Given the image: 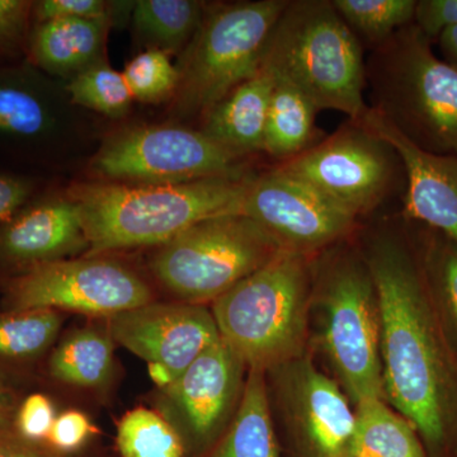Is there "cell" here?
<instances>
[{"mask_svg": "<svg viewBox=\"0 0 457 457\" xmlns=\"http://www.w3.org/2000/svg\"><path fill=\"white\" fill-rule=\"evenodd\" d=\"M381 324L384 398L442 457L457 446V351L427 284L418 249L395 234L363 254Z\"/></svg>", "mask_w": 457, "mask_h": 457, "instance_id": "1", "label": "cell"}, {"mask_svg": "<svg viewBox=\"0 0 457 457\" xmlns=\"http://www.w3.org/2000/svg\"><path fill=\"white\" fill-rule=\"evenodd\" d=\"M311 186L359 220L405 189L398 153L360 121H350L330 137L288 161L273 165Z\"/></svg>", "mask_w": 457, "mask_h": 457, "instance_id": "9", "label": "cell"}, {"mask_svg": "<svg viewBox=\"0 0 457 457\" xmlns=\"http://www.w3.org/2000/svg\"><path fill=\"white\" fill-rule=\"evenodd\" d=\"M273 87L275 77L262 66L204 114L201 130L242 158L263 152Z\"/></svg>", "mask_w": 457, "mask_h": 457, "instance_id": "19", "label": "cell"}, {"mask_svg": "<svg viewBox=\"0 0 457 457\" xmlns=\"http://www.w3.org/2000/svg\"><path fill=\"white\" fill-rule=\"evenodd\" d=\"M215 457H279L264 370L249 369L233 425Z\"/></svg>", "mask_w": 457, "mask_h": 457, "instance_id": "23", "label": "cell"}, {"mask_svg": "<svg viewBox=\"0 0 457 457\" xmlns=\"http://www.w3.org/2000/svg\"><path fill=\"white\" fill-rule=\"evenodd\" d=\"M59 130L49 84L32 68L0 69V145L36 150Z\"/></svg>", "mask_w": 457, "mask_h": 457, "instance_id": "18", "label": "cell"}, {"mask_svg": "<svg viewBox=\"0 0 457 457\" xmlns=\"http://www.w3.org/2000/svg\"><path fill=\"white\" fill-rule=\"evenodd\" d=\"M275 370L281 376L286 416L315 456L348 457L354 411L338 381L303 356Z\"/></svg>", "mask_w": 457, "mask_h": 457, "instance_id": "15", "label": "cell"}, {"mask_svg": "<svg viewBox=\"0 0 457 457\" xmlns=\"http://www.w3.org/2000/svg\"><path fill=\"white\" fill-rule=\"evenodd\" d=\"M0 457H47L35 447L29 446L26 440L0 431Z\"/></svg>", "mask_w": 457, "mask_h": 457, "instance_id": "38", "label": "cell"}, {"mask_svg": "<svg viewBox=\"0 0 457 457\" xmlns=\"http://www.w3.org/2000/svg\"><path fill=\"white\" fill-rule=\"evenodd\" d=\"M252 177H213L179 185L79 183L69 197L82 212L88 257L162 246L198 222L240 213Z\"/></svg>", "mask_w": 457, "mask_h": 457, "instance_id": "2", "label": "cell"}, {"mask_svg": "<svg viewBox=\"0 0 457 457\" xmlns=\"http://www.w3.org/2000/svg\"><path fill=\"white\" fill-rule=\"evenodd\" d=\"M436 41L440 46L442 59L457 71V27L445 29Z\"/></svg>", "mask_w": 457, "mask_h": 457, "instance_id": "39", "label": "cell"}, {"mask_svg": "<svg viewBox=\"0 0 457 457\" xmlns=\"http://www.w3.org/2000/svg\"><path fill=\"white\" fill-rule=\"evenodd\" d=\"M55 418V409L51 400L44 394H32L17 409L14 425L23 440H47Z\"/></svg>", "mask_w": 457, "mask_h": 457, "instance_id": "33", "label": "cell"}, {"mask_svg": "<svg viewBox=\"0 0 457 457\" xmlns=\"http://www.w3.org/2000/svg\"><path fill=\"white\" fill-rule=\"evenodd\" d=\"M361 45L371 50L414 22L417 0H330Z\"/></svg>", "mask_w": 457, "mask_h": 457, "instance_id": "27", "label": "cell"}, {"mask_svg": "<svg viewBox=\"0 0 457 457\" xmlns=\"http://www.w3.org/2000/svg\"><path fill=\"white\" fill-rule=\"evenodd\" d=\"M93 433L96 428L83 411H66L55 418L47 440L55 449L71 453L83 446Z\"/></svg>", "mask_w": 457, "mask_h": 457, "instance_id": "34", "label": "cell"}, {"mask_svg": "<svg viewBox=\"0 0 457 457\" xmlns=\"http://www.w3.org/2000/svg\"><path fill=\"white\" fill-rule=\"evenodd\" d=\"M312 258L282 252L213 302L222 341L249 369L267 372L303 356L315 293Z\"/></svg>", "mask_w": 457, "mask_h": 457, "instance_id": "4", "label": "cell"}, {"mask_svg": "<svg viewBox=\"0 0 457 457\" xmlns=\"http://www.w3.org/2000/svg\"><path fill=\"white\" fill-rule=\"evenodd\" d=\"M245 368L227 343L219 339L162 390L163 416L174 428L182 427L197 440L212 437L236 405Z\"/></svg>", "mask_w": 457, "mask_h": 457, "instance_id": "14", "label": "cell"}, {"mask_svg": "<svg viewBox=\"0 0 457 457\" xmlns=\"http://www.w3.org/2000/svg\"><path fill=\"white\" fill-rule=\"evenodd\" d=\"M88 249L82 212L71 197L29 204L0 227V261L29 269Z\"/></svg>", "mask_w": 457, "mask_h": 457, "instance_id": "17", "label": "cell"}, {"mask_svg": "<svg viewBox=\"0 0 457 457\" xmlns=\"http://www.w3.org/2000/svg\"><path fill=\"white\" fill-rule=\"evenodd\" d=\"M35 183L27 177L0 171V227L11 221L29 204Z\"/></svg>", "mask_w": 457, "mask_h": 457, "instance_id": "37", "label": "cell"}, {"mask_svg": "<svg viewBox=\"0 0 457 457\" xmlns=\"http://www.w3.org/2000/svg\"><path fill=\"white\" fill-rule=\"evenodd\" d=\"M240 213L257 222L285 252L311 257L350 237L359 222L311 186L273 167L249 180Z\"/></svg>", "mask_w": 457, "mask_h": 457, "instance_id": "12", "label": "cell"}, {"mask_svg": "<svg viewBox=\"0 0 457 457\" xmlns=\"http://www.w3.org/2000/svg\"><path fill=\"white\" fill-rule=\"evenodd\" d=\"M114 4L104 0H41L33 2L32 20L42 23L60 18H82L112 22Z\"/></svg>", "mask_w": 457, "mask_h": 457, "instance_id": "32", "label": "cell"}, {"mask_svg": "<svg viewBox=\"0 0 457 457\" xmlns=\"http://www.w3.org/2000/svg\"><path fill=\"white\" fill-rule=\"evenodd\" d=\"M366 87L369 107L413 145L457 158V71L414 23L371 51Z\"/></svg>", "mask_w": 457, "mask_h": 457, "instance_id": "5", "label": "cell"}, {"mask_svg": "<svg viewBox=\"0 0 457 457\" xmlns=\"http://www.w3.org/2000/svg\"><path fill=\"white\" fill-rule=\"evenodd\" d=\"M62 317L51 309L0 314V357L25 360L38 356L55 341Z\"/></svg>", "mask_w": 457, "mask_h": 457, "instance_id": "29", "label": "cell"}, {"mask_svg": "<svg viewBox=\"0 0 457 457\" xmlns=\"http://www.w3.org/2000/svg\"><path fill=\"white\" fill-rule=\"evenodd\" d=\"M116 444L122 457H183L179 431L163 414L144 407L121 418Z\"/></svg>", "mask_w": 457, "mask_h": 457, "instance_id": "28", "label": "cell"}, {"mask_svg": "<svg viewBox=\"0 0 457 457\" xmlns=\"http://www.w3.org/2000/svg\"><path fill=\"white\" fill-rule=\"evenodd\" d=\"M317 112L314 104L293 84L275 77L263 153L282 163L323 140L315 125Z\"/></svg>", "mask_w": 457, "mask_h": 457, "instance_id": "22", "label": "cell"}, {"mask_svg": "<svg viewBox=\"0 0 457 457\" xmlns=\"http://www.w3.org/2000/svg\"><path fill=\"white\" fill-rule=\"evenodd\" d=\"M13 311L51 309L111 318L153 302L149 286L119 262L96 257L35 264L9 284Z\"/></svg>", "mask_w": 457, "mask_h": 457, "instance_id": "11", "label": "cell"}, {"mask_svg": "<svg viewBox=\"0 0 457 457\" xmlns=\"http://www.w3.org/2000/svg\"><path fill=\"white\" fill-rule=\"evenodd\" d=\"M33 2L0 0V50H13L25 40Z\"/></svg>", "mask_w": 457, "mask_h": 457, "instance_id": "35", "label": "cell"}, {"mask_svg": "<svg viewBox=\"0 0 457 457\" xmlns=\"http://www.w3.org/2000/svg\"><path fill=\"white\" fill-rule=\"evenodd\" d=\"M348 457H427L414 426L385 399L354 405V431Z\"/></svg>", "mask_w": 457, "mask_h": 457, "instance_id": "21", "label": "cell"}, {"mask_svg": "<svg viewBox=\"0 0 457 457\" xmlns=\"http://www.w3.org/2000/svg\"><path fill=\"white\" fill-rule=\"evenodd\" d=\"M262 66L293 84L318 111H338L350 121L368 113L363 47L330 0H288Z\"/></svg>", "mask_w": 457, "mask_h": 457, "instance_id": "3", "label": "cell"}, {"mask_svg": "<svg viewBox=\"0 0 457 457\" xmlns=\"http://www.w3.org/2000/svg\"><path fill=\"white\" fill-rule=\"evenodd\" d=\"M147 372H149L153 383L161 390L167 389L176 380L170 370L167 366L162 365V363H147Z\"/></svg>", "mask_w": 457, "mask_h": 457, "instance_id": "41", "label": "cell"}, {"mask_svg": "<svg viewBox=\"0 0 457 457\" xmlns=\"http://www.w3.org/2000/svg\"><path fill=\"white\" fill-rule=\"evenodd\" d=\"M206 7L195 0H139L132 8L135 35L147 50L185 53L203 23Z\"/></svg>", "mask_w": 457, "mask_h": 457, "instance_id": "24", "label": "cell"}, {"mask_svg": "<svg viewBox=\"0 0 457 457\" xmlns=\"http://www.w3.org/2000/svg\"><path fill=\"white\" fill-rule=\"evenodd\" d=\"M413 23L429 40H437L445 29L457 27V0H417Z\"/></svg>", "mask_w": 457, "mask_h": 457, "instance_id": "36", "label": "cell"}, {"mask_svg": "<svg viewBox=\"0 0 457 457\" xmlns=\"http://www.w3.org/2000/svg\"><path fill=\"white\" fill-rule=\"evenodd\" d=\"M107 319L114 342L147 363L167 366L176 378L221 338L203 303L152 302Z\"/></svg>", "mask_w": 457, "mask_h": 457, "instance_id": "13", "label": "cell"}, {"mask_svg": "<svg viewBox=\"0 0 457 457\" xmlns=\"http://www.w3.org/2000/svg\"><path fill=\"white\" fill-rule=\"evenodd\" d=\"M288 0L239 2L209 8L177 66L174 110L204 117L262 68L270 33Z\"/></svg>", "mask_w": 457, "mask_h": 457, "instance_id": "6", "label": "cell"}, {"mask_svg": "<svg viewBox=\"0 0 457 457\" xmlns=\"http://www.w3.org/2000/svg\"><path fill=\"white\" fill-rule=\"evenodd\" d=\"M90 170L106 182L179 185L246 174L242 156L203 130L176 125L135 126L104 141Z\"/></svg>", "mask_w": 457, "mask_h": 457, "instance_id": "10", "label": "cell"}, {"mask_svg": "<svg viewBox=\"0 0 457 457\" xmlns=\"http://www.w3.org/2000/svg\"><path fill=\"white\" fill-rule=\"evenodd\" d=\"M360 122L398 153L405 174V220L438 231L457 243L456 156L423 152L372 108Z\"/></svg>", "mask_w": 457, "mask_h": 457, "instance_id": "16", "label": "cell"}, {"mask_svg": "<svg viewBox=\"0 0 457 457\" xmlns=\"http://www.w3.org/2000/svg\"><path fill=\"white\" fill-rule=\"evenodd\" d=\"M323 270V345L338 384L354 405L385 399L380 312L368 263L348 254Z\"/></svg>", "mask_w": 457, "mask_h": 457, "instance_id": "8", "label": "cell"}, {"mask_svg": "<svg viewBox=\"0 0 457 457\" xmlns=\"http://www.w3.org/2000/svg\"><path fill=\"white\" fill-rule=\"evenodd\" d=\"M423 228L418 254L433 302L457 351V243L432 228Z\"/></svg>", "mask_w": 457, "mask_h": 457, "instance_id": "26", "label": "cell"}, {"mask_svg": "<svg viewBox=\"0 0 457 457\" xmlns=\"http://www.w3.org/2000/svg\"><path fill=\"white\" fill-rule=\"evenodd\" d=\"M134 99L141 102L164 101L176 95L179 71L170 56L159 50H145L134 57L122 71Z\"/></svg>", "mask_w": 457, "mask_h": 457, "instance_id": "31", "label": "cell"}, {"mask_svg": "<svg viewBox=\"0 0 457 457\" xmlns=\"http://www.w3.org/2000/svg\"><path fill=\"white\" fill-rule=\"evenodd\" d=\"M66 92L74 104L110 119L125 116L134 101L123 74L104 62L71 78L66 86Z\"/></svg>", "mask_w": 457, "mask_h": 457, "instance_id": "30", "label": "cell"}, {"mask_svg": "<svg viewBox=\"0 0 457 457\" xmlns=\"http://www.w3.org/2000/svg\"><path fill=\"white\" fill-rule=\"evenodd\" d=\"M14 399L8 387L0 381V431H7L16 416Z\"/></svg>", "mask_w": 457, "mask_h": 457, "instance_id": "40", "label": "cell"}, {"mask_svg": "<svg viewBox=\"0 0 457 457\" xmlns=\"http://www.w3.org/2000/svg\"><path fill=\"white\" fill-rule=\"evenodd\" d=\"M111 23L82 18L36 23L29 37V59L46 73L71 79L102 62Z\"/></svg>", "mask_w": 457, "mask_h": 457, "instance_id": "20", "label": "cell"}, {"mask_svg": "<svg viewBox=\"0 0 457 457\" xmlns=\"http://www.w3.org/2000/svg\"><path fill=\"white\" fill-rule=\"evenodd\" d=\"M282 252L257 222L243 213H228L198 222L159 246L152 270L186 303L215 302Z\"/></svg>", "mask_w": 457, "mask_h": 457, "instance_id": "7", "label": "cell"}, {"mask_svg": "<svg viewBox=\"0 0 457 457\" xmlns=\"http://www.w3.org/2000/svg\"><path fill=\"white\" fill-rule=\"evenodd\" d=\"M113 342L110 333L89 328L71 333L51 354V376L73 386H102L112 374Z\"/></svg>", "mask_w": 457, "mask_h": 457, "instance_id": "25", "label": "cell"}]
</instances>
